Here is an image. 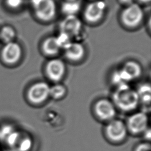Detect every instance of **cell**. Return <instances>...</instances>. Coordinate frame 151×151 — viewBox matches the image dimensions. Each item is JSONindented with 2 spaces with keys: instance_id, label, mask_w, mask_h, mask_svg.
Instances as JSON below:
<instances>
[{
  "instance_id": "24",
  "label": "cell",
  "mask_w": 151,
  "mask_h": 151,
  "mask_svg": "<svg viewBox=\"0 0 151 151\" xmlns=\"http://www.w3.org/2000/svg\"><path fill=\"white\" fill-rule=\"evenodd\" d=\"M140 2L142 3H144V4H146V3H148L150 1V0H139Z\"/></svg>"
},
{
  "instance_id": "12",
  "label": "cell",
  "mask_w": 151,
  "mask_h": 151,
  "mask_svg": "<svg viewBox=\"0 0 151 151\" xmlns=\"http://www.w3.org/2000/svg\"><path fill=\"white\" fill-rule=\"evenodd\" d=\"M45 72L49 79L53 81H58L65 74V64L60 58H52L47 63Z\"/></svg>"
},
{
  "instance_id": "16",
  "label": "cell",
  "mask_w": 151,
  "mask_h": 151,
  "mask_svg": "<svg viewBox=\"0 0 151 151\" xmlns=\"http://www.w3.org/2000/svg\"><path fill=\"white\" fill-rule=\"evenodd\" d=\"M60 50L55 37H49L43 41L42 50L44 54L48 55H54L58 54Z\"/></svg>"
},
{
  "instance_id": "14",
  "label": "cell",
  "mask_w": 151,
  "mask_h": 151,
  "mask_svg": "<svg viewBox=\"0 0 151 151\" xmlns=\"http://www.w3.org/2000/svg\"><path fill=\"white\" fill-rule=\"evenodd\" d=\"M84 47L80 42H72L71 44L64 50L65 57L68 60L72 61L80 60L84 57Z\"/></svg>"
},
{
  "instance_id": "6",
  "label": "cell",
  "mask_w": 151,
  "mask_h": 151,
  "mask_svg": "<svg viewBox=\"0 0 151 151\" xmlns=\"http://www.w3.org/2000/svg\"><path fill=\"white\" fill-rule=\"evenodd\" d=\"M50 88L49 85L45 82L35 83L28 89L27 99L32 104H40L50 96Z\"/></svg>"
},
{
  "instance_id": "11",
  "label": "cell",
  "mask_w": 151,
  "mask_h": 151,
  "mask_svg": "<svg viewBox=\"0 0 151 151\" xmlns=\"http://www.w3.org/2000/svg\"><path fill=\"white\" fill-rule=\"evenodd\" d=\"M94 111L100 120L105 121L113 120L116 115L114 104L107 99L98 100L94 106Z\"/></svg>"
},
{
  "instance_id": "21",
  "label": "cell",
  "mask_w": 151,
  "mask_h": 151,
  "mask_svg": "<svg viewBox=\"0 0 151 151\" xmlns=\"http://www.w3.org/2000/svg\"><path fill=\"white\" fill-rule=\"evenodd\" d=\"M24 0H5V5L11 9H17L21 7Z\"/></svg>"
},
{
  "instance_id": "17",
  "label": "cell",
  "mask_w": 151,
  "mask_h": 151,
  "mask_svg": "<svg viewBox=\"0 0 151 151\" xmlns=\"http://www.w3.org/2000/svg\"><path fill=\"white\" fill-rule=\"evenodd\" d=\"M81 2L79 0H66L61 5V11L67 15H76L80 10Z\"/></svg>"
},
{
  "instance_id": "10",
  "label": "cell",
  "mask_w": 151,
  "mask_h": 151,
  "mask_svg": "<svg viewBox=\"0 0 151 151\" xmlns=\"http://www.w3.org/2000/svg\"><path fill=\"white\" fill-rule=\"evenodd\" d=\"M147 124L148 118L146 113L137 112L129 117L126 127L132 133L139 134L147 129Z\"/></svg>"
},
{
  "instance_id": "13",
  "label": "cell",
  "mask_w": 151,
  "mask_h": 151,
  "mask_svg": "<svg viewBox=\"0 0 151 151\" xmlns=\"http://www.w3.org/2000/svg\"><path fill=\"white\" fill-rule=\"evenodd\" d=\"M122 80L127 84L129 82L138 78L142 73L140 65L135 61H128L123 66L119 69Z\"/></svg>"
},
{
  "instance_id": "5",
  "label": "cell",
  "mask_w": 151,
  "mask_h": 151,
  "mask_svg": "<svg viewBox=\"0 0 151 151\" xmlns=\"http://www.w3.org/2000/svg\"><path fill=\"white\" fill-rule=\"evenodd\" d=\"M11 151H29L32 146V140L27 133L13 130L7 138Z\"/></svg>"
},
{
  "instance_id": "7",
  "label": "cell",
  "mask_w": 151,
  "mask_h": 151,
  "mask_svg": "<svg viewBox=\"0 0 151 151\" xmlns=\"http://www.w3.org/2000/svg\"><path fill=\"white\" fill-rule=\"evenodd\" d=\"M107 7L106 3L103 0H96L91 2L85 8L83 16L86 21L95 23L103 17Z\"/></svg>"
},
{
  "instance_id": "23",
  "label": "cell",
  "mask_w": 151,
  "mask_h": 151,
  "mask_svg": "<svg viewBox=\"0 0 151 151\" xmlns=\"http://www.w3.org/2000/svg\"><path fill=\"white\" fill-rule=\"evenodd\" d=\"M122 4L126 5V6L130 5L133 2V0H119Z\"/></svg>"
},
{
  "instance_id": "15",
  "label": "cell",
  "mask_w": 151,
  "mask_h": 151,
  "mask_svg": "<svg viewBox=\"0 0 151 151\" xmlns=\"http://www.w3.org/2000/svg\"><path fill=\"white\" fill-rule=\"evenodd\" d=\"M17 32L10 24H4L0 27V41L3 44L15 41Z\"/></svg>"
},
{
  "instance_id": "18",
  "label": "cell",
  "mask_w": 151,
  "mask_h": 151,
  "mask_svg": "<svg viewBox=\"0 0 151 151\" xmlns=\"http://www.w3.org/2000/svg\"><path fill=\"white\" fill-rule=\"evenodd\" d=\"M137 93L139 102H142L145 106H150L151 100V88L149 84H143L138 88Z\"/></svg>"
},
{
  "instance_id": "22",
  "label": "cell",
  "mask_w": 151,
  "mask_h": 151,
  "mask_svg": "<svg viewBox=\"0 0 151 151\" xmlns=\"http://www.w3.org/2000/svg\"><path fill=\"white\" fill-rule=\"evenodd\" d=\"M135 151H150V145L147 143H143L139 145Z\"/></svg>"
},
{
  "instance_id": "19",
  "label": "cell",
  "mask_w": 151,
  "mask_h": 151,
  "mask_svg": "<svg viewBox=\"0 0 151 151\" xmlns=\"http://www.w3.org/2000/svg\"><path fill=\"white\" fill-rule=\"evenodd\" d=\"M55 38L60 48L64 50L66 49L73 42L71 41L72 38L70 35L62 32H60Z\"/></svg>"
},
{
  "instance_id": "9",
  "label": "cell",
  "mask_w": 151,
  "mask_h": 151,
  "mask_svg": "<svg viewBox=\"0 0 151 151\" xmlns=\"http://www.w3.org/2000/svg\"><path fill=\"white\" fill-rule=\"evenodd\" d=\"M83 27L81 21L76 15H67L60 23V32H64L71 38L80 35Z\"/></svg>"
},
{
  "instance_id": "3",
  "label": "cell",
  "mask_w": 151,
  "mask_h": 151,
  "mask_svg": "<svg viewBox=\"0 0 151 151\" xmlns=\"http://www.w3.org/2000/svg\"><path fill=\"white\" fill-rule=\"evenodd\" d=\"M31 4L35 17L42 21L52 20L57 13V5L54 0H31Z\"/></svg>"
},
{
  "instance_id": "2",
  "label": "cell",
  "mask_w": 151,
  "mask_h": 151,
  "mask_svg": "<svg viewBox=\"0 0 151 151\" xmlns=\"http://www.w3.org/2000/svg\"><path fill=\"white\" fill-rule=\"evenodd\" d=\"M22 52L21 45L16 41L3 44L0 48V63L5 67H13L20 61Z\"/></svg>"
},
{
  "instance_id": "8",
  "label": "cell",
  "mask_w": 151,
  "mask_h": 151,
  "mask_svg": "<svg viewBox=\"0 0 151 151\" xmlns=\"http://www.w3.org/2000/svg\"><path fill=\"white\" fill-rule=\"evenodd\" d=\"M126 125L120 120H111L106 126L105 131L111 140L118 142L123 140L127 135Z\"/></svg>"
},
{
  "instance_id": "1",
  "label": "cell",
  "mask_w": 151,
  "mask_h": 151,
  "mask_svg": "<svg viewBox=\"0 0 151 151\" xmlns=\"http://www.w3.org/2000/svg\"><path fill=\"white\" fill-rule=\"evenodd\" d=\"M113 99L114 104L123 111L134 110L139 103L137 91L131 88L128 84L117 86L113 93Z\"/></svg>"
},
{
  "instance_id": "20",
  "label": "cell",
  "mask_w": 151,
  "mask_h": 151,
  "mask_svg": "<svg viewBox=\"0 0 151 151\" xmlns=\"http://www.w3.org/2000/svg\"><path fill=\"white\" fill-rule=\"evenodd\" d=\"M65 93V88L61 84H55L50 88V96L55 99L62 97Z\"/></svg>"
},
{
  "instance_id": "4",
  "label": "cell",
  "mask_w": 151,
  "mask_h": 151,
  "mask_svg": "<svg viewBox=\"0 0 151 151\" xmlns=\"http://www.w3.org/2000/svg\"><path fill=\"white\" fill-rule=\"evenodd\" d=\"M143 17L144 12L142 8L138 4L134 2L127 5L120 15L122 23L129 28H134L139 25Z\"/></svg>"
}]
</instances>
